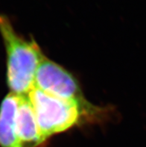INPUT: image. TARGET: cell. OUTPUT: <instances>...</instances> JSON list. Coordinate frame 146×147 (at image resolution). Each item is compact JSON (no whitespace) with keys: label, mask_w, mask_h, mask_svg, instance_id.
Returning a JSON list of instances; mask_svg holds the SVG:
<instances>
[{"label":"cell","mask_w":146,"mask_h":147,"mask_svg":"<svg viewBox=\"0 0 146 147\" xmlns=\"http://www.w3.org/2000/svg\"><path fill=\"white\" fill-rule=\"evenodd\" d=\"M0 35L5 49L6 82L10 93L27 96L34 88L37 69L46 56L35 40L19 34L5 14H0Z\"/></svg>","instance_id":"cell-1"},{"label":"cell","mask_w":146,"mask_h":147,"mask_svg":"<svg viewBox=\"0 0 146 147\" xmlns=\"http://www.w3.org/2000/svg\"><path fill=\"white\" fill-rule=\"evenodd\" d=\"M33 106L43 144L56 134L65 132L87 123H96L106 112L100 107L89 110L78 103L60 99L34 88L28 94Z\"/></svg>","instance_id":"cell-2"},{"label":"cell","mask_w":146,"mask_h":147,"mask_svg":"<svg viewBox=\"0 0 146 147\" xmlns=\"http://www.w3.org/2000/svg\"><path fill=\"white\" fill-rule=\"evenodd\" d=\"M34 88L60 99L78 103L89 110L100 108L86 99L78 81L70 72L47 57L37 69Z\"/></svg>","instance_id":"cell-3"},{"label":"cell","mask_w":146,"mask_h":147,"mask_svg":"<svg viewBox=\"0 0 146 147\" xmlns=\"http://www.w3.org/2000/svg\"><path fill=\"white\" fill-rule=\"evenodd\" d=\"M15 126L17 135L25 147H40L44 144L35 113L28 95L18 96Z\"/></svg>","instance_id":"cell-4"},{"label":"cell","mask_w":146,"mask_h":147,"mask_svg":"<svg viewBox=\"0 0 146 147\" xmlns=\"http://www.w3.org/2000/svg\"><path fill=\"white\" fill-rule=\"evenodd\" d=\"M18 96L7 93L0 104V147H25L18 137L15 116Z\"/></svg>","instance_id":"cell-5"}]
</instances>
